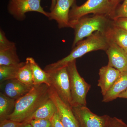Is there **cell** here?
Returning <instances> with one entry per match:
<instances>
[{
  "mask_svg": "<svg viewBox=\"0 0 127 127\" xmlns=\"http://www.w3.org/2000/svg\"><path fill=\"white\" fill-rule=\"evenodd\" d=\"M27 123H30L32 127H52L51 121L47 119H33Z\"/></svg>",
  "mask_w": 127,
  "mask_h": 127,
  "instance_id": "obj_23",
  "label": "cell"
},
{
  "mask_svg": "<svg viewBox=\"0 0 127 127\" xmlns=\"http://www.w3.org/2000/svg\"><path fill=\"white\" fill-rule=\"evenodd\" d=\"M124 50H125V52H126V53H127V47L126 48H124Z\"/></svg>",
  "mask_w": 127,
  "mask_h": 127,
  "instance_id": "obj_33",
  "label": "cell"
},
{
  "mask_svg": "<svg viewBox=\"0 0 127 127\" xmlns=\"http://www.w3.org/2000/svg\"><path fill=\"white\" fill-rule=\"evenodd\" d=\"M76 0H56L53 9L48 12L49 20H54L57 23L59 28H71L69 13L71 7Z\"/></svg>",
  "mask_w": 127,
  "mask_h": 127,
  "instance_id": "obj_9",
  "label": "cell"
},
{
  "mask_svg": "<svg viewBox=\"0 0 127 127\" xmlns=\"http://www.w3.org/2000/svg\"><path fill=\"white\" fill-rule=\"evenodd\" d=\"M115 11L110 0H87L81 6H78L75 2L69 13L71 28L73 23L88 14L105 15L112 20Z\"/></svg>",
  "mask_w": 127,
  "mask_h": 127,
  "instance_id": "obj_4",
  "label": "cell"
},
{
  "mask_svg": "<svg viewBox=\"0 0 127 127\" xmlns=\"http://www.w3.org/2000/svg\"><path fill=\"white\" fill-rule=\"evenodd\" d=\"M49 88L45 84L34 86L27 93L16 100L14 111L7 119L25 122L50 97Z\"/></svg>",
  "mask_w": 127,
  "mask_h": 127,
  "instance_id": "obj_1",
  "label": "cell"
},
{
  "mask_svg": "<svg viewBox=\"0 0 127 127\" xmlns=\"http://www.w3.org/2000/svg\"><path fill=\"white\" fill-rule=\"evenodd\" d=\"M57 111L56 105L49 97L32 114L25 123H28L30 120L36 119H44L51 120Z\"/></svg>",
  "mask_w": 127,
  "mask_h": 127,
  "instance_id": "obj_15",
  "label": "cell"
},
{
  "mask_svg": "<svg viewBox=\"0 0 127 127\" xmlns=\"http://www.w3.org/2000/svg\"><path fill=\"white\" fill-rule=\"evenodd\" d=\"M0 92L16 100L26 94L33 87L26 86L16 79L5 81L0 83Z\"/></svg>",
  "mask_w": 127,
  "mask_h": 127,
  "instance_id": "obj_12",
  "label": "cell"
},
{
  "mask_svg": "<svg viewBox=\"0 0 127 127\" xmlns=\"http://www.w3.org/2000/svg\"><path fill=\"white\" fill-rule=\"evenodd\" d=\"M109 45V42L106 36L100 32H95L86 39L78 42L68 56L46 66L44 70L47 72L57 70L89 52L100 50L106 51Z\"/></svg>",
  "mask_w": 127,
  "mask_h": 127,
  "instance_id": "obj_2",
  "label": "cell"
},
{
  "mask_svg": "<svg viewBox=\"0 0 127 127\" xmlns=\"http://www.w3.org/2000/svg\"><path fill=\"white\" fill-rule=\"evenodd\" d=\"M26 62H22L16 65L0 66V83L16 79L18 70Z\"/></svg>",
  "mask_w": 127,
  "mask_h": 127,
  "instance_id": "obj_20",
  "label": "cell"
},
{
  "mask_svg": "<svg viewBox=\"0 0 127 127\" xmlns=\"http://www.w3.org/2000/svg\"><path fill=\"white\" fill-rule=\"evenodd\" d=\"M15 43L7 39L5 32L1 29L0 30V49L7 48L15 45Z\"/></svg>",
  "mask_w": 127,
  "mask_h": 127,
  "instance_id": "obj_24",
  "label": "cell"
},
{
  "mask_svg": "<svg viewBox=\"0 0 127 127\" xmlns=\"http://www.w3.org/2000/svg\"><path fill=\"white\" fill-rule=\"evenodd\" d=\"M127 88V70L121 72L118 79L111 88L103 96L102 101L108 102L119 97V95Z\"/></svg>",
  "mask_w": 127,
  "mask_h": 127,
  "instance_id": "obj_14",
  "label": "cell"
},
{
  "mask_svg": "<svg viewBox=\"0 0 127 127\" xmlns=\"http://www.w3.org/2000/svg\"><path fill=\"white\" fill-rule=\"evenodd\" d=\"M24 123L10 119H5L0 121V127H20Z\"/></svg>",
  "mask_w": 127,
  "mask_h": 127,
  "instance_id": "obj_25",
  "label": "cell"
},
{
  "mask_svg": "<svg viewBox=\"0 0 127 127\" xmlns=\"http://www.w3.org/2000/svg\"><path fill=\"white\" fill-rule=\"evenodd\" d=\"M123 17H127V0H124L122 4L117 7L112 20Z\"/></svg>",
  "mask_w": 127,
  "mask_h": 127,
  "instance_id": "obj_22",
  "label": "cell"
},
{
  "mask_svg": "<svg viewBox=\"0 0 127 127\" xmlns=\"http://www.w3.org/2000/svg\"><path fill=\"white\" fill-rule=\"evenodd\" d=\"M106 52L108 58V65L121 72L127 70V55L123 48L115 43L109 42Z\"/></svg>",
  "mask_w": 127,
  "mask_h": 127,
  "instance_id": "obj_11",
  "label": "cell"
},
{
  "mask_svg": "<svg viewBox=\"0 0 127 127\" xmlns=\"http://www.w3.org/2000/svg\"><path fill=\"white\" fill-rule=\"evenodd\" d=\"M56 0H52L50 10H51L52 9H53L56 4Z\"/></svg>",
  "mask_w": 127,
  "mask_h": 127,
  "instance_id": "obj_31",
  "label": "cell"
},
{
  "mask_svg": "<svg viewBox=\"0 0 127 127\" xmlns=\"http://www.w3.org/2000/svg\"><path fill=\"white\" fill-rule=\"evenodd\" d=\"M41 0H9L7 9L9 13L18 20L26 18V14L29 12H36L47 17L48 12L41 6Z\"/></svg>",
  "mask_w": 127,
  "mask_h": 127,
  "instance_id": "obj_7",
  "label": "cell"
},
{
  "mask_svg": "<svg viewBox=\"0 0 127 127\" xmlns=\"http://www.w3.org/2000/svg\"><path fill=\"white\" fill-rule=\"evenodd\" d=\"M104 35L109 42L115 43L123 49L127 47V32L113 24Z\"/></svg>",
  "mask_w": 127,
  "mask_h": 127,
  "instance_id": "obj_17",
  "label": "cell"
},
{
  "mask_svg": "<svg viewBox=\"0 0 127 127\" xmlns=\"http://www.w3.org/2000/svg\"><path fill=\"white\" fill-rule=\"evenodd\" d=\"M122 0H110L111 3H112L113 7L116 10V9L118 6L119 3L121 2Z\"/></svg>",
  "mask_w": 127,
  "mask_h": 127,
  "instance_id": "obj_29",
  "label": "cell"
},
{
  "mask_svg": "<svg viewBox=\"0 0 127 127\" xmlns=\"http://www.w3.org/2000/svg\"><path fill=\"white\" fill-rule=\"evenodd\" d=\"M118 97L127 98V88L125 91H124L123 92L120 94L119 96Z\"/></svg>",
  "mask_w": 127,
  "mask_h": 127,
  "instance_id": "obj_30",
  "label": "cell"
},
{
  "mask_svg": "<svg viewBox=\"0 0 127 127\" xmlns=\"http://www.w3.org/2000/svg\"><path fill=\"white\" fill-rule=\"evenodd\" d=\"M107 127H127V125L121 119L111 117Z\"/></svg>",
  "mask_w": 127,
  "mask_h": 127,
  "instance_id": "obj_27",
  "label": "cell"
},
{
  "mask_svg": "<svg viewBox=\"0 0 127 127\" xmlns=\"http://www.w3.org/2000/svg\"><path fill=\"white\" fill-rule=\"evenodd\" d=\"M16 79L28 86H34L31 68L30 64L26 61V63L18 70Z\"/></svg>",
  "mask_w": 127,
  "mask_h": 127,
  "instance_id": "obj_21",
  "label": "cell"
},
{
  "mask_svg": "<svg viewBox=\"0 0 127 127\" xmlns=\"http://www.w3.org/2000/svg\"><path fill=\"white\" fill-rule=\"evenodd\" d=\"M114 26L127 32V17L117 18L113 20Z\"/></svg>",
  "mask_w": 127,
  "mask_h": 127,
  "instance_id": "obj_26",
  "label": "cell"
},
{
  "mask_svg": "<svg viewBox=\"0 0 127 127\" xmlns=\"http://www.w3.org/2000/svg\"><path fill=\"white\" fill-rule=\"evenodd\" d=\"M49 96L57 108L58 113L64 127H80L71 108L64 102L52 87H50Z\"/></svg>",
  "mask_w": 127,
  "mask_h": 127,
  "instance_id": "obj_10",
  "label": "cell"
},
{
  "mask_svg": "<svg viewBox=\"0 0 127 127\" xmlns=\"http://www.w3.org/2000/svg\"><path fill=\"white\" fill-rule=\"evenodd\" d=\"M26 61L29 63L31 68L34 86L45 84L51 86L49 73L42 70L33 58L28 57Z\"/></svg>",
  "mask_w": 127,
  "mask_h": 127,
  "instance_id": "obj_16",
  "label": "cell"
},
{
  "mask_svg": "<svg viewBox=\"0 0 127 127\" xmlns=\"http://www.w3.org/2000/svg\"><path fill=\"white\" fill-rule=\"evenodd\" d=\"M72 109L80 127H107L111 117L94 113L86 106L73 107Z\"/></svg>",
  "mask_w": 127,
  "mask_h": 127,
  "instance_id": "obj_8",
  "label": "cell"
},
{
  "mask_svg": "<svg viewBox=\"0 0 127 127\" xmlns=\"http://www.w3.org/2000/svg\"><path fill=\"white\" fill-rule=\"evenodd\" d=\"M120 74V71L108 65L100 68L97 86L101 89L103 96L111 88Z\"/></svg>",
  "mask_w": 127,
  "mask_h": 127,
  "instance_id": "obj_13",
  "label": "cell"
},
{
  "mask_svg": "<svg viewBox=\"0 0 127 127\" xmlns=\"http://www.w3.org/2000/svg\"><path fill=\"white\" fill-rule=\"evenodd\" d=\"M51 121L52 124V127H64L59 118L57 111L55 114Z\"/></svg>",
  "mask_w": 127,
  "mask_h": 127,
  "instance_id": "obj_28",
  "label": "cell"
},
{
  "mask_svg": "<svg viewBox=\"0 0 127 127\" xmlns=\"http://www.w3.org/2000/svg\"><path fill=\"white\" fill-rule=\"evenodd\" d=\"M69 78L72 107L86 106V97L91 86L85 81L77 70L76 60L67 65Z\"/></svg>",
  "mask_w": 127,
  "mask_h": 127,
  "instance_id": "obj_5",
  "label": "cell"
},
{
  "mask_svg": "<svg viewBox=\"0 0 127 127\" xmlns=\"http://www.w3.org/2000/svg\"><path fill=\"white\" fill-rule=\"evenodd\" d=\"M20 62L16 45L0 49V66L16 65Z\"/></svg>",
  "mask_w": 127,
  "mask_h": 127,
  "instance_id": "obj_18",
  "label": "cell"
},
{
  "mask_svg": "<svg viewBox=\"0 0 127 127\" xmlns=\"http://www.w3.org/2000/svg\"><path fill=\"white\" fill-rule=\"evenodd\" d=\"M16 100L0 93V120L7 119L14 111Z\"/></svg>",
  "mask_w": 127,
  "mask_h": 127,
  "instance_id": "obj_19",
  "label": "cell"
},
{
  "mask_svg": "<svg viewBox=\"0 0 127 127\" xmlns=\"http://www.w3.org/2000/svg\"><path fill=\"white\" fill-rule=\"evenodd\" d=\"M47 73L50 76L51 86L55 89L64 102L72 108L70 78L67 66Z\"/></svg>",
  "mask_w": 127,
  "mask_h": 127,
  "instance_id": "obj_6",
  "label": "cell"
},
{
  "mask_svg": "<svg viewBox=\"0 0 127 127\" xmlns=\"http://www.w3.org/2000/svg\"><path fill=\"white\" fill-rule=\"evenodd\" d=\"M24 123V124L22 125L20 127H32V125L29 123Z\"/></svg>",
  "mask_w": 127,
  "mask_h": 127,
  "instance_id": "obj_32",
  "label": "cell"
},
{
  "mask_svg": "<svg viewBox=\"0 0 127 127\" xmlns=\"http://www.w3.org/2000/svg\"><path fill=\"white\" fill-rule=\"evenodd\" d=\"M113 25V20L103 15H94L92 17H83L72 25L75 31V37L72 48L85 37L90 36L95 32L105 34Z\"/></svg>",
  "mask_w": 127,
  "mask_h": 127,
  "instance_id": "obj_3",
  "label": "cell"
}]
</instances>
